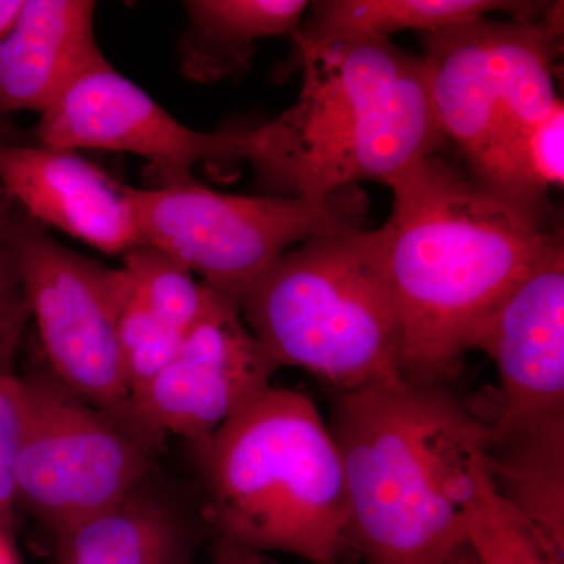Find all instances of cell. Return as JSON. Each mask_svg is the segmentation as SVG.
<instances>
[{"label": "cell", "mask_w": 564, "mask_h": 564, "mask_svg": "<svg viewBox=\"0 0 564 564\" xmlns=\"http://www.w3.org/2000/svg\"><path fill=\"white\" fill-rule=\"evenodd\" d=\"M378 229L402 323L404 380L447 384L510 293L556 245L534 218L478 185L440 151L388 182Z\"/></svg>", "instance_id": "cell-1"}, {"label": "cell", "mask_w": 564, "mask_h": 564, "mask_svg": "<svg viewBox=\"0 0 564 564\" xmlns=\"http://www.w3.org/2000/svg\"><path fill=\"white\" fill-rule=\"evenodd\" d=\"M352 547L366 564H443L466 544L491 422L443 383L336 392Z\"/></svg>", "instance_id": "cell-2"}, {"label": "cell", "mask_w": 564, "mask_h": 564, "mask_svg": "<svg viewBox=\"0 0 564 564\" xmlns=\"http://www.w3.org/2000/svg\"><path fill=\"white\" fill-rule=\"evenodd\" d=\"M303 87L261 126L254 170L284 196L325 203L359 182L388 185L447 143L422 57L391 40L340 41L296 52Z\"/></svg>", "instance_id": "cell-3"}, {"label": "cell", "mask_w": 564, "mask_h": 564, "mask_svg": "<svg viewBox=\"0 0 564 564\" xmlns=\"http://www.w3.org/2000/svg\"><path fill=\"white\" fill-rule=\"evenodd\" d=\"M195 447L215 538L311 564L358 556L343 462L313 400L270 386Z\"/></svg>", "instance_id": "cell-4"}, {"label": "cell", "mask_w": 564, "mask_h": 564, "mask_svg": "<svg viewBox=\"0 0 564 564\" xmlns=\"http://www.w3.org/2000/svg\"><path fill=\"white\" fill-rule=\"evenodd\" d=\"M240 317L281 367L336 392L404 380L402 323L380 232L314 237L270 263L243 293Z\"/></svg>", "instance_id": "cell-5"}, {"label": "cell", "mask_w": 564, "mask_h": 564, "mask_svg": "<svg viewBox=\"0 0 564 564\" xmlns=\"http://www.w3.org/2000/svg\"><path fill=\"white\" fill-rule=\"evenodd\" d=\"M562 6L549 7L540 20L491 17L422 33L437 121L481 187L491 182L519 132L562 101L554 85Z\"/></svg>", "instance_id": "cell-6"}, {"label": "cell", "mask_w": 564, "mask_h": 564, "mask_svg": "<svg viewBox=\"0 0 564 564\" xmlns=\"http://www.w3.org/2000/svg\"><path fill=\"white\" fill-rule=\"evenodd\" d=\"M141 243L181 263L239 310L240 299L284 252L314 237L362 229L358 187L325 203L299 196H247L182 180L152 188L124 185Z\"/></svg>", "instance_id": "cell-7"}, {"label": "cell", "mask_w": 564, "mask_h": 564, "mask_svg": "<svg viewBox=\"0 0 564 564\" xmlns=\"http://www.w3.org/2000/svg\"><path fill=\"white\" fill-rule=\"evenodd\" d=\"M7 248L54 377L128 425L131 391L118 339L131 285L126 270L63 247L29 218L13 217Z\"/></svg>", "instance_id": "cell-8"}, {"label": "cell", "mask_w": 564, "mask_h": 564, "mask_svg": "<svg viewBox=\"0 0 564 564\" xmlns=\"http://www.w3.org/2000/svg\"><path fill=\"white\" fill-rule=\"evenodd\" d=\"M22 384L18 503L52 533L101 513L147 478L148 456L139 434L55 377L33 375Z\"/></svg>", "instance_id": "cell-9"}, {"label": "cell", "mask_w": 564, "mask_h": 564, "mask_svg": "<svg viewBox=\"0 0 564 564\" xmlns=\"http://www.w3.org/2000/svg\"><path fill=\"white\" fill-rule=\"evenodd\" d=\"M36 139L62 150L126 152L150 163L159 184L192 177L206 162L248 161L262 151L261 126L250 131L202 132L187 128L109 61L80 74L41 115Z\"/></svg>", "instance_id": "cell-10"}, {"label": "cell", "mask_w": 564, "mask_h": 564, "mask_svg": "<svg viewBox=\"0 0 564 564\" xmlns=\"http://www.w3.org/2000/svg\"><path fill=\"white\" fill-rule=\"evenodd\" d=\"M276 370L237 306L217 295L172 361L131 395L128 422L202 443L265 392Z\"/></svg>", "instance_id": "cell-11"}, {"label": "cell", "mask_w": 564, "mask_h": 564, "mask_svg": "<svg viewBox=\"0 0 564 564\" xmlns=\"http://www.w3.org/2000/svg\"><path fill=\"white\" fill-rule=\"evenodd\" d=\"M475 350L499 372L491 432L564 417V245L527 274L486 326Z\"/></svg>", "instance_id": "cell-12"}, {"label": "cell", "mask_w": 564, "mask_h": 564, "mask_svg": "<svg viewBox=\"0 0 564 564\" xmlns=\"http://www.w3.org/2000/svg\"><path fill=\"white\" fill-rule=\"evenodd\" d=\"M0 191L33 221L106 254L143 245L124 185L77 151L0 141Z\"/></svg>", "instance_id": "cell-13"}, {"label": "cell", "mask_w": 564, "mask_h": 564, "mask_svg": "<svg viewBox=\"0 0 564 564\" xmlns=\"http://www.w3.org/2000/svg\"><path fill=\"white\" fill-rule=\"evenodd\" d=\"M90 0H24L0 43V115H43L80 74L106 61L95 36Z\"/></svg>", "instance_id": "cell-14"}, {"label": "cell", "mask_w": 564, "mask_h": 564, "mask_svg": "<svg viewBox=\"0 0 564 564\" xmlns=\"http://www.w3.org/2000/svg\"><path fill=\"white\" fill-rule=\"evenodd\" d=\"M54 540V564H195L199 533L143 480L120 502Z\"/></svg>", "instance_id": "cell-15"}, {"label": "cell", "mask_w": 564, "mask_h": 564, "mask_svg": "<svg viewBox=\"0 0 564 564\" xmlns=\"http://www.w3.org/2000/svg\"><path fill=\"white\" fill-rule=\"evenodd\" d=\"M549 7L551 3L518 0H321L310 3L292 40L296 54L340 41L443 31L496 13L510 14L513 20H540Z\"/></svg>", "instance_id": "cell-16"}, {"label": "cell", "mask_w": 564, "mask_h": 564, "mask_svg": "<svg viewBox=\"0 0 564 564\" xmlns=\"http://www.w3.org/2000/svg\"><path fill=\"white\" fill-rule=\"evenodd\" d=\"M306 0H188L180 40L181 70L188 79L220 82L250 68L261 40L292 36L310 9Z\"/></svg>", "instance_id": "cell-17"}, {"label": "cell", "mask_w": 564, "mask_h": 564, "mask_svg": "<svg viewBox=\"0 0 564 564\" xmlns=\"http://www.w3.org/2000/svg\"><path fill=\"white\" fill-rule=\"evenodd\" d=\"M486 467L497 492L564 549V417L491 432Z\"/></svg>", "instance_id": "cell-18"}, {"label": "cell", "mask_w": 564, "mask_h": 564, "mask_svg": "<svg viewBox=\"0 0 564 564\" xmlns=\"http://www.w3.org/2000/svg\"><path fill=\"white\" fill-rule=\"evenodd\" d=\"M466 533V543L480 564H564V549L497 492L488 467L478 480Z\"/></svg>", "instance_id": "cell-19"}, {"label": "cell", "mask_w": 564, "mask_h": 564, "mask_svg": "<svg viewBox=\"0 0 564 564\" xmlns=\"http://www.w3.org/2000/svg\"><path fill=\"white\" fill-rule=\"evenodd\" d=\"M131 291L162 325L187 337L209 311L217 293L154 248L140 245L122 256Z\"/></svg>", "instance_id": "cell-20"}, {"label": "cell", "mask_w": 564, "mask_h": 564, "mask_svg": "<svg viewBox=\"0 0 564 564\" xmlns=\"http://www.w3.org/2000/svg\"><path fill=\"white\" fill-rule=\"evenodd\" d=\"M22 378L0 370V529L13 532L18 503L17 469L24 432Z\"/></svg>", "instance_id": "cell-21"}, {"label": "cell", "mask_w": 564, "mask_h": 564, "mask_svg": "<svg viewBox=\"0 0 564 564\" xmlns=\"http://www.w3.org/2000/svg\"><path fill=\"white\" fill-rule=\"evenodd\" d=\"M207 564H281L263 552L251 551L214 536L212 554Z\"/></svg>", "instance_id": "cell-22"}, {"label": "cell", "mask_w": 564, "mask_h": 564, "mask_svg": "<svg viewBox=\"0 0 564 564\" xmlns=\"http://www.w3.org/2000/svg\"><path fill=\"white\" fill-rule=\"evenodd\" d=\"M22 7H24V0H0V43L13 31Z\"/></svg>", "instance_id": "cell-23"}, {"label": "cell", "mask_w": 564, "mask_h": 564, "mask_svg": "<svg viewBox=\"0 0 564 564\" xmlns=\"http://www.w3.org/2000/svg\"><path fill=\"white\" fill-rule=\"evenodd\" d=\"M0 564H21L13 532L0 529Z\"/></svg>", "instance_id": "cell-24"}, {"label": "cell", "mask_w": 564, "mask_h": 564, "mask_svg": "<svg viewBox=\"0 0 564 564\" xmlns=\"http://www.w3.org/2000/svg\"><path fill=\"white\" fill-rule=\"evenodd\" d=\"M13 214H11L10 202L2 191H0V248L7 243Z\"/></svg>", "instance_id": "cell-25"}, {"label": "cell", "mask_w": 564, "mask_h": 564, "mask_svg": "<svg viewBox=\"0 0 564 564\" xmlns=\"http://www.w3.org/2000/svg\"><path fill=\"white\" fill-rule=\"evenodd\" d=\"M443 564H480L469 545L463 544Z\"/></svg>", "instance_id": "cell-26"}, {"label": "cell", "mask_w": 564, "mask_h": 564, "mask_svg": "<svg viewBox=\"0 0 564 564\" xmlns=\"http://www.w3.org/2000/svg\"><path fill=\"white\" fill-rule=\"evenodd\" d=\"M0 141H7L6 117L0 115Z\"/></svg>", "instance_id": "cell-27"}, {"label": "cell", "mask_w": 564, "mask_h": 564, "mask_svg": "<svg viewBox=\"0 0 564 564\" xmlns=\"http://www.w3.org/2000/svg\"><path fill=\"white\" fill-rule=\"evenodd\" d=\"M10 339V336L9 337H6V339H3V337H0V345H3L7 343V340Z\"/></svg>", "instance_id": "cell-28"}]
</instances>
